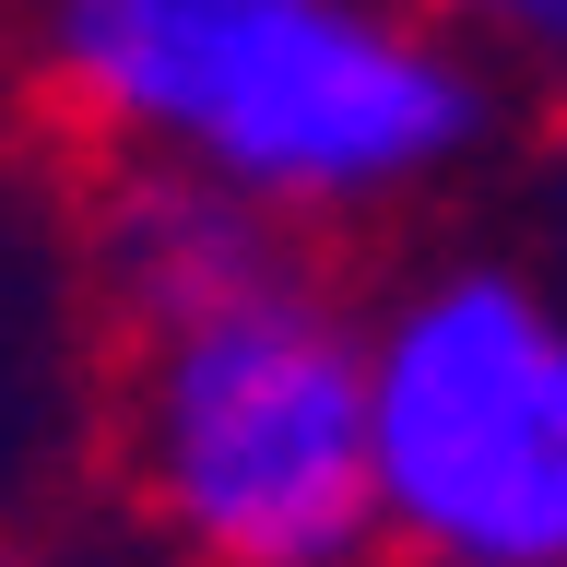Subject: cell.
Instances as JSON below:
<instances>
[{
    "label": "cell",
    "instance_id": "cell-2",
    "mask_svg": "<svg viewBox=\"0 0 567 567\" xmlns=\"http://www.w3.org/2000/svg\"><path fill=\"white\" fill-rule=\"evenodd\" d=\"M83 202L106 520L154 567H402L354 260L166 189Z\"/></svg>",
    "mask_w": 567,
    "mask_h": 567
},
{
    "label": "cell",
    "instance_id": "cell-4",
    "mask_svg": "<svg viewBox=\"0 0 567 567\" xmlns=\"http://www.w3.org/2000/svg\"><path fill=\"white\" fill-rule=\"evenodd\" d=\"M414 12L508 95L520 131L567 142V0H414Z\"/></svg>",
    "mask_w": 567,
    "mask_h": 567
},
{
    "label": "cell",
    "instance_id": "cell-5",
    "mask_svg": "<svg viewBox=\"0 0 567 567\" xmlns=\"http://www.w3.org/2000/svg\"><path fill=\"white\" fill-rule=\"evenodd\" d=\"M0 567H154L118 520H0Z\"/></svg>",
    "mask_w": 567,
    "mask_h": 567
},
{
    "label": "cell",
    "instance_id": "cell-3",
    "mask_svg": "<svg viewBox=\"0 0 567 567\" xmlns=\"http://www.w3.org/2000/svg\"><path fill=\"white\" fill-rule=\"evenodd\" d=\"M402 567H567V248L450 213L354 260Z\"/></svg>",
    "mask_w": 567,
    "mask_h": 567
},
{
    "label": "cell",
    "instance_id": "cell-1",
    "mask_svg": "<svg viewBox=\"0 0 567 567\" xmlns=\"http://www.w3.org/2000/svg\"><path fill=\"white\" fill-rule=\"evenodd\" d=\"M0 106L71 189H166L331 260L450 225L520 118L414 0H0Z\"/></svg>",
    "mask_w": 567,
    "mask_h": 567
}]
</instances>
